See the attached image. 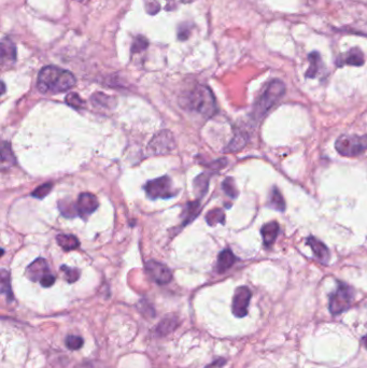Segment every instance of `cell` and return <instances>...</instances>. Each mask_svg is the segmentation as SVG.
<instances>
[{
  "label": "cell",
  "mask_w": 367,
  "mask_h": 368,
  "mask_svg": "<svg viewBox=\"0 0 367 368\" xmlns=\"http://www.w3.org/2000/svg\"><path fill=\"white\" fill-rule=\"evenodd\" d=\"M75 84L76 78L70 71L55 66H47L39 72L37 87L41 93H61L70 89Z\"/></svg>",
  "instance_id": "1"
},
{
  "label": "cell",
  "mask_w": 367,
  "mask_h": 368,
  "mask_svg": "<svg viewBox=\"0 0 367 368\" xmlns=\"http://www.w3.org/2000/svg\"><path fill=\"white\" fill-rule=\"evenodd\" d=\"M284 93L285 85L282 81H280V80H273V81H271L254 105V119L260 120L265 117V114L281 99Z\"/></svg>",
  "instance_id": "2"
},
{
  "label": "cell",
  "mask_w": 367,
  "mask_h": 368,
  "mask_svg": "<svg viewBox=\"0 0 367 368\" xmlns=\"http://www.w3.org/2000/svg\"><path fill=\"white\" fill-rule=\"evenodd\" d=\"M190 107L206 118L214 116L216 103L211 89L206 85L195 87L190 95Z\"/></svg>",
  "instance_id": "3"
},
{
  "label": "cell",
  "mask_w": 367,
  "mask_h": 368,
  "mask_svg": "<svg viewBox=\"0 0 367 368\" xmlns=\"http://www.w3.org/2000/svg\"><path fill=\"white\" fill-rule=\"evenodd\" d=\"M367 148V136L360 137L355 135H342L335 142L336 151L348 157H355L361 155Z\"/></svg>",
  "instance_id": "4"
},
{
  "label": "cell",
  "mask_w": 367,
  "mask_h": 368,
  "mask_svg": "<svg viewBox=\"0 0 367 368\" xmlns=\"http://www.w3.org/2000/svg\"><path fill=\"white\" fill-rule=\"evenodd\" d=\"M353 300V291L345 283H339L338 289L329 297L328 308L332 315L337 316L349 309Z\"/></svg>",
  "instance_id": "5"
},
{
  "label": "cell",
  "mask_w": 367,
  "mask_h": 368,
  "mask_svg": "<svg viewBox=\"0 0 367 368\" xmlns=\"http://www.w3.org/2000/svg\"><path fill=\"white\" fill-rule=\"evenodd\" d=\"M145 192L150 199H167L175 195L171 180L166 176L149 181L145 186Z\"/></svg>",
  "instance_id": "6"
},
{
  "label": "cell",
  "mask_w": 367,
  "mask_h": 368,
  "mask_svg": "<svg viewBox=\"0 0 367 368\" xmlns=\"http://www.w3.org/2000/svg\"><path fill=\"white\" fill-rule=\"evenodd\" d=\"M175 146L176 143L174 136L171 135L170 132L164 131L156 135L151 140V142L149 143V151H151L152 154L155 155L167 154L173 151Z\"/></svg>",
  "instance_id": "7"
},
{
  "label": "cell",
  "mask_w": 367,
  "mask_h": 368,
  "mask_svg": "<svg viewBox=\"0 0 367 368\" xmlns=\"http://www.w3.org/2000/svg\"><path fill=\"white\" fill-rule=\"evenodd\" d=\"M251 296H252L251 291L247 286L237 287L233 297V304H232V310L235 317L244 318L247 316Z\"/></svg>",
  "instance_id": "8"
},
{
  "label": "cell",
  "mask_w": 367,
  "mask_h": 368,
  "mask_svg": "<svg viewBox=\"0 0 367 368\" xmlns=\"http://www.w3.org/2000/svg\"><path fill=\"white\" fill-rule=\"evenodd\" d=\"M145 269L149 275L157 284H167L173 279V273L170 269L162 263L155 261H149L145 264Z\"/></svg>",
  "instance_id": "9"
},
{
  "label": "cell",
  "mask_w": 367,
  "mask_h": 368,
  "mask_svg": "<svg viewBox=\"0 0 367 368\" xmlns=\"http://www.w3.org/2000/svg\"><path fill=\"white\" fill-rule=\"evenodd\" d=\"M99 206L98 199L95 195L90 193L80 194L77 204V210L80 216L86 217L93 213Z\"/></svg>",
  "instance_id": "10"
},
{
  "label": "cell",
  "mask_w": 367,
  "mask_h": 368,
  "mask_svg": "<svg viewBox=\"0 0 367 368\" xmlns=\"http://www.w3.org/2000/svg\"><path fill=\"white\" fill-rule=\"evenodd\" d=\"M49 273L48 263L43 259H38L26 269V275L31 281H40L45 274Z\"/></svg>",
  "instance_id": "11"
},
{
  "label": "cell",
  "mask_w": 367,
  "mask_h": 368,
  "mask_svg": "<svg viewBox=\"0 0 367 368\" xmlns=\"http://www.w3.org/2000/svg\"><path fill=\"white\" fill-rule=\"evenodd\" d=\"M363 64H364V55L362 51L358 48H353L347 53L341 54L336 61V65L338 67H342L345 65L362 66Z\"/></svg>",
  "instance_id": "12"
},
{
  "label": "cell",
  "mask_w": 367,
  "mask_h": 368,
  "mask_svg": "<svg viewBox=\"0 0 367 368\" xmlns=\"http://www.w3.org/2000/svg\"><path fill=\"white\" fill-rule=\"evenodd\" d=\"M307 245L311 248L313 252H314V255L321 262V263H324L326 264L329 259H331V254H329V251L327 249V247L322 243V241H320L319 239L310 236L308 237L307 240H306Z\"/></svg>",
  "instance_id": "13"
},
{
  "label": "cell",
  "mask_w": 367,
  "mask_h": 368,
  "mask_svg": "<svg viewBox=\"0 0 367 368\" xmlns=\"http://www.w3.org/2000/svg\"><path fill=\"white\" fill-rule=\"evenodd\" d=\"M278 233H279V225L277 222L272 221L266 223L265 225H263L261 229V234H262L264 246L266 248H270L274 244V241H276Z\"/></svg>",
  "instance_id": "14"
},
{
  "label": "cell",
  "mask_w": 367,
  "mask_h": 368,
  "mask_svg": "<svg viewBox=\"0 0 367 368\" xmlns=\"http://www.w3.org/2000/svg\"><path fill=\"white\" fill-rule=\"evenodd\" d=\"M236 261H237V259L231 250L229 249L223 250L219 254V256H217V264H216L217 272H220V273L225 272L226 270H228L234 265Z\"/></svg>",
  "instance_id": "15"
},
{
  "label": "cell",
  "mask_w": 367,
  "mask_h": 368,
  "mask_svg": "<svg viewBox=\"0 0 367 368\" xmlns=\"http://www.w3.org/2000/svg\"><path fill=\"white\" fill-rule=\"evenodd\" d=\"M2 60L5 63H14L16 60L15 45L8 39L2 41Z\"/></svg>",
  "instance_id": "16"
},
{
  "label": "cell",
  "mask_w": 367,
  "mask_h": 368,
  "mask_svg": "<svg viewBox=\"0 0 367 368\" xmlns=\"http://www.w3.org/2000/svg\"><path fill=\"white\" fill-rule=\"evenodd\" d=\"M56 241L57 244L60 245V247H62L65 251H72L80 246L79 239L74 235H57Z\"/></svg>",
  "instance_id": "17"
},
{
  "label": "cell",
  "mask_w": 367,
  "mask_h": 368,
  "mask_svg": "<svg viewBox=\"0 0 367 368\" xmlns=\"http://www.w3.org/2000/svg\"><path fill=\"white\" fill-rule=\"evenodd\" d=\"M248 142V136L246 133H236L235 137L233 138L232 142L229 143L226 148V152H235V151H239L247 144Z\"/></svg>",
  "instance_id": "18"
},
{
  "label": "cell",
  "mask_w": 367,
  "mask_h": 368,
  "mask_svg": "<svg viewBox=\"0 0 367 368\" xmlns=\"http://www.w3.org/2000/svg\"><path fill=\"white\" fill-rule=\"evenodd\" d=\"M308 60H309V63H310V66H309V69L306 71L305 76H306V78L313 79L319 72V69L321 66V56L318 52H313L311 54H309Z\"/></svg>",
  "instance_id": "19"
},
{
  "label": "cell",
  "mask_w": 367,
  "mask_h": 368,
  "mask_svg": "<svg viewBox=\"0 0 367 368\" xmlns=\"http://www.w3.org/2000/svg\"><path fill=\"white\" fill-rule=\"evenodd\" d=\"M200 212V205H199V201L196 200V201H193V203H189L186 207L185 209V212H183V220H185V222H183V224H188L190 222H192L195 217L197 216V214Z\"/></svg>",
  "instance_id": "20"
},
{
  "label": "cell",
  "mask_w": 367,
  "mask_h": 368,
  "mask_svg": "<svg viewBox=\"0 0 367 368\" xmlns=\"http://www.w3.org/2000/svg\"><path fill=\"white\" fill-rule=\"evenodd\" d=\"M269 205L271 208L277 211H284L285 210V201L282 196L281 192L277 189L273 188L270 193V198H269Z\"/></svg>",
  "instance_id": "21"
},
{
  "label": "cell",
  "mask_w": 367,
  "mask_h": 368,
  "mask_svg": "<svg viewBox=\"0 0 367 368\" xmlns=\"http://www.w3.org/2000/svg\"><path fill=\"white\" fill-rule=\"evenodd\" d=\"M15 164V159L11 151V146L8 142H3L2 145V167L3 169Z\"/></svg>",
  "instance_id": "22"
},
{
  "label": "cell",
  "mask_w": 367,
  "mask_h": 368,
  "mask_svg": "<svg viewBox=\"0 0 367 368\" xmlns=\"http://www.w3.org/2000/svg\"><path fill=\"white\" fill-rule=\"evenodd\" d=\"M206 221H207L210 226H214L216 224H224L225 213L222 209H213L208 212L207 216H206Z\"/></svg>",
  "instance_id": "23"
},
{
  "label": "cell",
  "mask_w": 367,
  "mask_h": 368,
  "mask_svg": "<svg viewBox=\"0 0 367 368\" xmlns=\"http://www.w3.org/2000/svg\"><path fill=\"white\" fill-rule=\"evenodd\" d=\"M177 326V322L175 319H165L157 326V333L160 335H166Z\"/></svg>",
  "instance_id": "24"
},
{
  "label": "cell",
  "mask_w": 367,
  "mask_h": 368,
  "mask_svg": "<svg viewBox=\"0 0 367 368\" xmlns=\"http://www.w3.org/2000/svg\"><path fill=\"white\" fill-rule=\"evenodd\" d=\"M2 292L7 295L8 301L13 300V294L10 284V275L6 270H2Z\"/></svg>",
  "instance_id": "25"
},
{
  "label": "cell",
  "mask_w": 367,
  "mask_h": 368,
  "mask_svg": "<svg viewBox=\"0 0 367 368\" xmlns=\"http://www.w3.org/2000/svg\"><path fill=\"white\" fill-rule=\"evenodd\" d=\"M65 343H66V346H67L68 349L76 351V350H79V349L82 348L84 340H83L82 337H80V336L69 335V336H67V338L65 340Z\"/></svg>",
  "instance_id": "26"
},
{
  "label": "cell",
  "mask_w": 367,
  "mask_h": 368,
  "mask_svg": "<svg viewBox=\"0 0 367 368\" xmlns=\"http://www.w3.org/2000/svg\"><path fill=\"white\" fill-rule=\"evenodd\" d=\"M208 183H209V176L206 177L205 174L200 175L198 178L195 179L194 187L196 188V191L201 195H205L208 190Z\"/></svg>",
  "instance_id": "27"
},
{
  "label": "cell",
  "mask_w": 367,
  "mask_h": 368,
  "mask_svg": "<svg viewBox=\"0 0 367 368\" xmlns=\"http://www.w3.org/2000/svg\"><path fill=\"white\" fill-rule=\"evenodd\" d=\"M223 190L229 197L236 198L238 196V190L235 186V181L233 178H227L223 182Z\"/></svg>",
  "instance_id": "28"
},
{
  "label": "cell",
  "mask_w": 367,
  "mask_h": 368,
  "mask_svg": "<svg viewBox=\"0 0 367 368\" xmlns=\"http://www.w3.org/2000/svg\"><path fill=\"white\" fill-rule=\"evenodd\" d=\"M66 102H67V105H69L70 107H72L75 109H81L84 106V101L82 100V98L76 93L68 94L66 96Z\"/></svg>",
  "instance_id": "29"
},
{
  "label": "cell",
  "mask_w": 367,
  "mask_h": 368,
  "mask_svg": "<svg viewBox=\"0 0 367 368\" xmlns=\"http://www.w3.org/2000/svg\"><path fill=\"white\" fill-rule=\"evenodd\" d=\"M52 189H53L52 183H44L32 192V196L38 198V199H42L47 196V195H49V193L51 192Z\"/></svg>",
  "instance_id": "30"
},
{
  "label": "cell",
  "mask_w": 367,
  "mask_h": 368,
  "mask_svg": "<svg viewBox=\"0 0 367 368\" xmlns=\"http://www.w3.org/2000/svg\"><path fill=\"white\" fill-rule=\"evenodd\" d=\"M62 270L65 273V278L69 283L76 282L80 277V270L77 268H70L67 266H62Z\"/></svg>",
  "instance_id": "31"
},
{
  "label": "cell",
  "mask_w": 367,
  "mask_h": 368,
  "mask_svg": "<svg viewBox=\"0 0 367 368\" xmlns=\"http://www.w3.org/2000/svg\"><path fill=\"white\" fill-rule=\"evenodd\" d=\"M148 40L144 38V37H142V36H138V37H137L136 39H135V41H134V43H133V47H132V52L133 53H136V52H141V51H143V50H145L146 48H148Z\"/></svg>",
  "instance_id": "32"
},
{
  "label": "cell",
  "mask_w": 367,
  "mask_h": 368,
  "mask_svg": "<svg viewBox=\"0 0 367 368\" xmlns=\"http://www.w3.org/2000/svg\"><path fill=\"white\" fill-rule=\"evenodd\" d=\"M40 283L43 287H50L55 283V277L51 273L45 274L44 277L40 280Z\"/></svg>",
  "instance_id": "33"
},
{
  "label": "cell",
  "mask_w": 367,
  "mask_h": 368,
  "mask_svg": "<svg viewBox=\"0 0 367 368\" xmlns=\"http://www.w3.org/2000/svg\"><path fill=\"white\" fill-rule=\"evenodd\" d=\"M225 364H226V361L224 359H217L214 362H212L211 364H209L208 366H206L205 368H222Z\"/></svg>",
  "instance_id": "34"
},
{
  "label": "cell",
  "mask_w": 367,
  "mask_h": 368,
  "mask_svg": "<svg viewBox=\"0 0 367 368\" xmlns=\"http://www.w3.org/2000/svg\"><path fill=\"white\" fill-rule=\"evenodd\" d=\"M181 2H182L183 4H191V3L196 2V0H181Z\"/></svg>",
  "instance_id": "35"
},
{
  "label": "cell",
  "mask_w": 367,
  "mask_h": 368,
  "mask_svg": "<svg viewBox=\"0 0 367 368\" xmlns=\"http://www.w3.org/2000/svg\"><path fill=\"white\" fill-rule=\"evenodd\" d=\"M364 343H365V346L367 347V335H366V337L364 338Z\"/></svg>",
  "instance_id": "36"
}]
</instances>
